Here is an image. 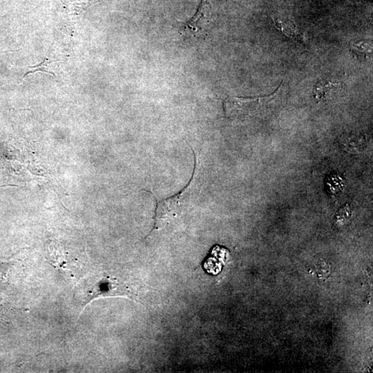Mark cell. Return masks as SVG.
<instances>
[{
  "instance_id": "1",
  "label": "cell",
  "mask_w": 373,
  "mask_h": 373,
  "mask_svg": "<svg viewBox=\"0 0 373 373\" xmlns=\"http://www.w3.org/2000/svg\"><path fill=\"white\" fill-rule=\"evenodd\" d=\"M194 168L191 180L183 190L169 199L157 201L155 223L152 231L161 230L168 226L171 222L182 215L193 203L197 182V158L194 152Z\"/></svg>"
},
{
  "instance_id": "2",
  "label": "cell",
  "mask_w": 373,
  "mask_h": 373,
  "mask_svg": "<svg viewBox=\"0 0 373 373\" xmlns=\"http://www.w3.org/2000/svg\"><path fill=\"white\" fill-rule=\"evenodd\" d=\"M212 8L211 0H202L192 19L181 26V33L193 37L204 35L214 19Z\"/></svg>"
},
{
  "instance_id": "3",
  "label": "cell",
  "mask_w": 373,
  "mask_h": 373,
  "mask_svg": "<svg viewBox=\"0 0 373 373\" xmlns=\"http://www.w3.org/2000/svg\"><path fill=\"white\" fill-rule=\"evenodd\" d=\"M268 97L261 98H229L224 103L225 114L230 118H239L255 114L264 100Z\"/></svg>"
},
{
  "instance_id": "4",
  "label": "cell",
  "mask_w": 373,
  "mask_h": 373,
  "mask_svg": "<svg viewBox=\"0 0 373 373\" xmlns=\"http://www.w3.org/2000/svg\"><path fill=\"white\" fill-rule=\"evenodd\" d=\"M62 4L70 15H80L88 7L92 6L93 0H61Z\"/></svg>"
},
{
  "instance_id": "5",
  "label": "cell",
  "mask_w": 373,
  "mask_h": 373,
  "mask_svg": "<svg viewBox=\"0 0 373 373\" xmlns=\"http://www.w3.org/2000/svg\"><path fill=\"white\" fill-rule=\"evenodd\" d=\"M338 87V84L332 83L330 81H321L314 87V98L318 102L325 100L328 95L331 94Z\"/></svg>"
},
{
  "instance_id": "6",
  "label": "cell",
  "mask_w": 373,
  "mask_h": 373,
  "mask_svg": "<svg viewBox=\"0 0 373 373\" xmlns=\"http://www.w3.org/2000/svg\"><path fill=\"white\" fill-rule=\"evenodd\" d=\"M344 147L348 152H358L363 150L365 147L366 140L359 136L347 137L344 142Z\"/></svg>"
},
{
  "instance_id": "7",
  "label": "cell",
  "mask_w": 373,
  "mask_h": 373,
  "mask_svg": "<svg viewBox=\"0 0 373 373\" xmlns=\"http://www.w3.org/2000/svg\"><path fill=\"white\" fill-rule=\"evenodd\" d=\"M38 72H46L51 74V76L56 78L55 73L54 72V68L52 67V62L49 61L47 58H44L43 61L38 65L29 66L27 68V72L24 74V78L30 74H33Z\"/></svg>"
},
{
  "instance_id": "8",
  "label": "cell",
  "mask_w": 373,
  "mask_h": 373,
  "mask_svg": "<svg viewBox=\"0 0 373 373\" xmlns=\"http://www.w3.org/2000/svg\"><path fill=\"white\" fill-rule=\"evenodd\" d=\"M274 22L276 27L281 30L285 35L291 38L297 37L296 35H298V34L296 33L295 26L291 22H283L279 18L275 17L274 18Z\"/></svg>"
}]
</instances>
